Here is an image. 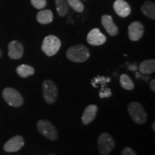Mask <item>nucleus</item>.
<instances>
[{"instance_id": "nucleus-1", "label": "nucleus", "mask_w": 155, "mask_h": 155, "mask_svg": "<svg viewBox=\"0 0 155 155\" xmlns=\"http://www.w3.org/2000/svg\"><path fill=\"white\" fill-rule=\"evenodd\" d=\"M68 59L75 63H83L90 57V51L86 46L79 44L69 48L66 52Z\"/></svg>"}, {"instance_id": "nucleus-2", "label": "nucleus", "mask_w": 155, "mask_h": 155, "mask_svg": "<svg viewBox=\"0 0 155 155\" xmlns=\"http://www.w3.org/2000/svg\"><path fill=\"white\" fill-rule=\"evenodd\" d=\"M61 46V40L55 35L45 37L42 44V50L46 55L51 57L59 51Z\"/></svg>"}, {"instance_id": "nucleus-3", "label": "nucleus", "mask_w": 155, "mask_h": 155, "mask_svg": "<svg viewBox=\"0 0 155 155\" xmlns=\"http://www.w3.org/2000/svg\"><path fill=\"white\" fill-rule=\"evenodd\" d=\"M128 112L135 123L138 124H143L147 121V113L144 108L139 103H130L128 106Z\"/></svg>"}, {"instance_id": "nucleus-4", "label": "nucleus", "mask_w": 155, "mask_h": 155, "mask_svg": "<svg viewBox=\"0 0 155 155\" xmlns=\"http://www.w3.org/2000/svg\"><path fill=\"white\" fill-rule=\"evenodd\" d=\"M38 131L45 137L52 141L57 140L58 133L56 128L52 124L51 122L45 119L40 120L37 124Z\"/></svg>"}, {"instance_id": "nucleus-5", "label": "nucleus", "mask_w": 155, "mask_h": 155, "mask_svg": "<svg viewBox=\"0 0 155 155\" xmlns=\"http://www.w3.org/2000/svg\"><path fill=\"white\" fill-rule=\"evenodd\" d=\"M115 141L108 133H103L98 137V149L101 155L109 154L115 147Z\"/></svg>"}, {"instance_id": "nucleus-6", "label": "nucleus", "mask_w": 155, "mask_h": 155, "mask_svg": "<svg viewBox=\"0 0 155 155\" xmlns=\"http://www.w3.org/2000/svg\"><path fill=\"white\" fill-rule=\"evenodd\" d=\"M4 99L9 106L13 107H19L23 104L24 100L22 95L18 91L12 88H6L2 92Z\"/></svg>"}, {"instance_id": "nucleus-7", "label": "nucleus", "mask_w": 155, "mask_h": 155, "mask_svg": "<svg viewBox=\"0 0 155 155\" xmlns=\"http://www.w3.org/2000/svg\"><path fill=\"white\" fill-rule=\"evenodd\" d=\"M43 98L48 104H53L57 100L58 91L55 83L50 80H45L42 84Z\"/></svg>"}, {"instance_id": "nucleus-8", "label": "nucleus", "mask_w": 155, "mask_h": 155, "mask_svg": "<svg viewBox=\"0 0 155 155\" xmlns=\"http://www.w3.org/2000/svg\"><path fill=\"white\" fill-rule=\"evenodd\" d=\"M144 32V28L140 22L135 21L129 25L128 28V35L130 40L133 42L138 41L142 38Z\"/></svg>"}, {"instance_id": "nucleus-9", "label": "nucleus", "mask_w": 155, "mask_h": 155, "mask_svg": "<svg viewBox=\"0 0 155 155\" xmlns=\"http://www.w3.org/2000/svg\"><path fill=\"white\" fill-rule=\"evenodd\" d=\"M87 42L91 45L99 46L106 42V37L98 28L92 29L87 35Z\"/></svg>"}, {"instance_id": "nucleus-10", "label": "nucleus", "mask_w": 155, "mask_h": 155, "mask_svg": "<svg viewBox=\"0 0 155 155\" xmlns=\"http://www.w3.org/2000/svg\"><path fill=\"white\" fill-rule=\"evenodd\" d=\"M24 139L22 136H15L5 143L4 150L7 152H15L20 150L24 146Z\"/></svg>"}, {"instance_id": "nucleus-11", "label": "nucleus", "mask_w": 155, "mask_h": 155, "mask_svg": "<svg viewBox=\"0 0 155 155\" xmlns=\"http://www.w3.org/2000/svg\"><path fill=\"white\" fill-rule=\"evenodd\" d=\"M8 55L11 59L17 60L22 58L24 54V48L20 42L13 40L8 45Z\"/></svg>"}, {"instance_id": "nucleus-12", "label": "nucleus", "mask_w": 155, "mask_h": 155, "mask_svg": "<svg viewBox=\"0 0 155 155\" xmlns=\"http://www.w3.org/2000/svg\"><path fill=\"white\" fill-rule=\"evenodd\" d=\"M101 23L106 32L111 36H116L119 33V28L114 22L111 15H104L101 17Z\"/></svg>"}, {"instance_id": "nucleus-13", "label": "nucleus", "mask_w": 155, "mask_h": 155, "mask_svg": "<svg viewBox=\"0 0 155 155\" xmlns=\"http://www.w3.org/2000/svg\"><path fill=\"white\" fill-rule=\"evenodd\" d=\"M115 12L121 17H127L131 14V7L124 0H116L114 3Z\"/></svg>"}, {"instance_id": "nucleus-14", "label": "nucleus", "mask_w": 155, "mask_h": 155, "mask_svg": "<svg viewBox=\"0 0 155 155\" xmlns=\"http://www.w3.org/2000/svg\"><path fill=\"white\" fill-rule=\"evenodd\" d=\"M98 106L96 105H89L83 111L82 116V123L83 124L87 125L94 121L96 118Z\"/></svg>"}, {"instance_id": "nucleus-15", "label": "nucleus", "mask_w": 155, "mask_h": 155, "mask_svg": "<svg viewBox=\"0 0 155 155\" xmlns=\"http://www.w3.org/2000/svg\"><path fill=\"white\" fill-rule=\"evenodd\" d=\"M36 19L40 24L47 25L53 20V14L50 9H43L38 13Z\"/></svg>"}, {"instance_id": "nucleus-16", "label": "nucleus", "mask_w": 155, "mask_h": 155, "mask_svg": "<svg viewBox=\"0 0 155 155\" xmlns=\"http://www.w3.org/2000/svg\"><path fill=\"white\" fill-rule=\"evenodd\" d=\"M139 68L142 74H152L155 71V61L154 59H149L144 61L140 63Z\"/></svg>"}, {"instance_id": "nucleus-17", "label": "nucleus", "mask_w": 155, "mask_h": 155, "mask_svg": "<svg viewBox=\"0 0 155 155\" xmlns=\"http://www.w3.org/2000/svg\"><path fill=\"white\" fill-rule=\"evenodd\" d=\"M141 12L145 16L154 20L155 19V5L150 1H146L141 7Z\"/></svg>"}, {"instance_id": "nucleus-18", "label": "nucleus", "mask_w": 155, "mask_h": 155, "mask_svg": "<svg viewBox=\"0 0 155 155\" xmlns=\"http://www.w3.org/2000/svg\"><path fill=\"white\" fill-rule=\"evenodd\" d=\"M17 73L19 76L25 78L33 75L35 73V69L30 65L22 64L17 68Z\"/></svg>"}, {"instance_id": "nucleus-19", "label": "nucleus", "mask_w": 155, "mask_h": 155, "mask_svg": "<svg viewBox=\"0 0 155 155\" xmlns=\"http://www.w3.org/2000/svg\"><path fill=\"white\" fill-rule=\"evenodd\" d=\"M55 1L58 15L61 17L65 16L69 10V5L67 0H55Z\"/></svg>"}, {"instance_id": "nucleus-20", "label": "nucleus", "mask_w": 155, "mask_h": 155, "mask_svg": "<svg viewBox=\"0 0 155 155\" xmlns=\"http://www.w3.org/2000/svg\"><path fill=\"white\" fill-rule=\"evenodd\" d=\"M120 84L125 90L131 91L134 88V84L131 78L127 74H122L120 76Z\"/></svg>"}, {"instance_id": "nucleus-21", "label": "nucleus", "mask_w": 155, "mask_h": 155, "mask_svg": "<svg viewBox=\"0 0 155 155\" xmlns=\"http://www.w3.org/2000/svg\"><path fill=\"white\" fill-rule=\"evenodd\" d=\"M111 78H107L105 76H99L98 75V77L94 78V79L91 81V84L92 86L94 87V88H97L96 84L97 83H101V91H104V89L106 88V83H109L111 81Z\"/></svg>"}, {"instance_id": "nucleus-22", "label": "nucleus", "mask_w": 155, "mask_h": 155, "mask_svg": "<svg viewBox=\"0 0 155 155\" xmlns=\"http://www.w3.org/2000/svg\"><path fill=\"white\" fill-rule=\"evenodd\" d=\"M67 2L70 7L75 12H82L84 9V5L81 0H67Z\"/></svg>"}, {"instance_id": "nucleus-23", "label": "nucleus", "mask_w": 155, "mask_h": 155, "mask_svg": "<svg viewBox=\"0 0 155 155\" xmlns=\"http://www.w3.org/2000/svg\"><path fill=\"white\" fill-rule=\"evenodd\" d=\"M30 2L35 8L42 9L47 5V0H30Z\"/></svg>"}, {"instance_id": "nucleus-24", "label": "nucleus", "mask_w": 155, "mask_h": 155, "mask_svg": "<svg viewBox=\"0 0 155 155\" xmlns=\"http://www.w3.org/2000/svg\"><path fill=\"white\" fill-rule=\"evenodd\" d=\"M112 95V92L111 89L108 88L107 87L104 89V91H100L99 93V97L101 98H108Z\"/></svg>"}, {"instance_id": "nucleus-25", "label": "nucleus", "mask_w": 155, "mask_h": 155, "mask_svg": "<svg viewBox=\"0 0 155 155\" xmlns=\"http://www.w3.org/2000/svg\"><path fill=\"white\" fill-rule=\"evenodd\" d=\"M121 155H137L136 152L134 151V150L131 148V147H127L123 149L121 152Z\"/></svg>"}, {"instance_id": "nucleus-26", "label": "nucleus", "mask_w": 155, "mask_h": 155, "mask_svg": "<svg viewBox=\"0 0 155 155\" xmlns=\"http://www.w3.org/2000/svg\"><path fill=\"white\" fill-rule=\"evenodd\" d=\"M150 89L153 92H155V80L154 79H152V81L150 82Z\"/></svg>"}, {"instance_id": "nucleus-27", "label": "nucleus", "mask_w": 155, "mask_h": 155, "mask_svg": "<svg viewBox=\"0 0 155 155\" xmlns=\"http://www.w3.org/2000/svg\"><path fill=\"white\" fill-rule=\"evenodd\" d=\"M128 69L130 70L131 71H136L137 70V67L136 65H131L130 66L128 67Z\"/></svg>"}, {"instance_id": "nucleus-28", "label": "nucleus", "mask_w": 155, "mask_h": 155, "mask_svg": "<svg viewBox=\"0 0 155 155\" xmlns=\"http://www.w3.org/2000/svg\"><path fill=\"white\" fill-rule=\"evenodd\" d=\"M137 78H143L145 81H147L149 78H150V77H149V76L148 77H144L143 75H139L138 73H137Z\"/></svg>"}, {"instance_id": "nucleus-29", "label": "nucleus", "mask_w": 155, "mask_h": 155, "mask_svg": "<svg viewBox=\"0 0 155 155\" xmlns=\"http://www.w3.org/2000/svg\"><path fill=\"white\" fill-rule=\"evenodd\" d=\"M152 129H153V131H155V122H154L152 124Z\"/></svg>"}, {"instance_id": "nucleus-30", "label": "nucleus", "mask_w": 155, "mask_h": 155, "mask_svg": "<svg viewBox=\"0 0 155 155\" xmlns=\"http://www.w3.org/2000/svg\"><path fill=\"white\" fill-rule=\"evenodd\" d=\"M2 56V50H0V58H1Z\"/></svg>"}, {"instance_id": "nucleus-31", "label": "nucleus", "mask_w": 155, "mask_h": 155, "mask_svg": "<svg viewBox=\"0 0 155 155\" xmlns=\"http://www.w3.org/2000/svg\"><path fill=\"white\" fill-rule=\"evenodd\" d=\"M50 155H55V154H50Z\"/></svg>"}]
</instances>
